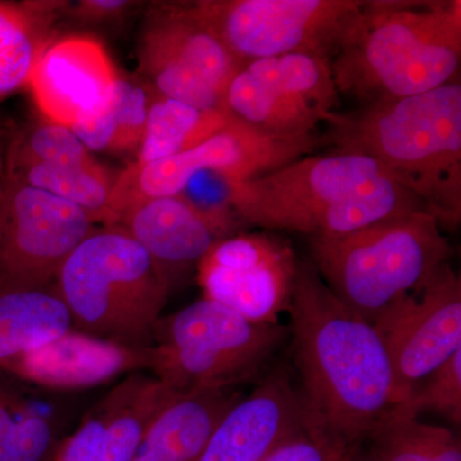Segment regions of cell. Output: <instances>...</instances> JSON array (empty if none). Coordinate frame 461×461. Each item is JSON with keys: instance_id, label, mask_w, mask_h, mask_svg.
Wrapping results in <instances>:
<instances>
[{"instance_id": "21", "label": "cell", "mask_w": 461, "mask_h": 461, "mask_svg": "<svg viewBox=\"0 0 461 461\" xmlns=\"http://www.w3.org/2000/svg\"><path fill=\"white\" fill-rule=\"evenodd\" d=\"M154 95L148 84L118 76L107 100L69 129L89 151L138 153Z\"/></svg>"}, {"instance_id": "24", "label": "cell", "mask_w": 461, "mask_h": 461, "mask_svg": "<svg viewBox=\"0 0 461 461\" xmlns=\"http://www.w3.org/2000/svg\"><path fill=\"white\" fill-rule=\"evenodd\" d=\"M25 386L0 371V461H51L56 424Z\"/></svg>"}, {"instance_id": "27", "label": "cell", "mask_w": 461, "mask_h": 461, "mask_svg": "<svg viewBox=\"0 0 461 461\" xmlns=\"http://www.w3.org/2000/svg\"><path fill=\"white\" fill-rule=\"evenodd\" d=\"M54 5L0 2V100L29 83Z\"/></svg>"}, {"instance_id": "29", "label": "cell", "mask_w": 461, "mask_h": 461, "mask_svg": "<svg viewBox=\"0 0 461 461\" xmlns=\"http://www.w3.org/2000/svg\"><path fill=\"white\" fill-rule=\"evenodd\" d=\"M418 418L421 412H436L459 426L461 421V350L411 391L405 402L393 406Z\"/></svg>"}, {"instance_id": "30", "label": "cell", "mask_w": 461, "mask_h": 461, "mask_svg": "<svg viewBox=\"0 0 461 461\" xmlns=\"http://www.w3.org/2000/svg\"><path fill=\"white\" fill-rule=\"evenodd\" d=\"M348 453L304 424L260 461H339Z\"/></svg>"}, {"instance_id": "1", "label": "cell", "mask_w": 461, "mask_h": 461, "mask_svg": "<svg viewBox=\"0 0 461 461\" xmlns=\"http://www.w3.org/2000/svg\"><path fill=\"white\" fill-rule=\"evenodd\" d=\"M287 313L306 426L342 450L360 447L397 405L384 341L330 290L313 263L297 264Z\"/></svg>"}, {"instance_id": "19", "label": "cell", "mask_w": 461, "mask_h": 461, "mask_svg": "<svg viewBox=\"0 0 461 461\" xmlns=\"http://www.w3.org/2000/svg\"><path fill=\"white\" fill-rule=\"evenodd\" d=\"M114 226L126 230L147 250L171 286L181 272L198 266L215 242L230 236L180 195L136 203L118 217Z\"/></svg>"}, {"instance_id": "17", "label": "cell", "mask_w": 461, "mask_h": 461, "mask_svg": "<svg viewBox=\"0 0 461 461\" xmlns=\"http://www.w3.org/2000/svg\"><path fill=\"white\" fill-rule=\"evenodd\" d=\"M117 77L100 42L71 36L44 45L27 86L45 120L71 127L107 100Z\"/></svg>"}, {"instance_id": "14", "label": "cell", "mask_w": 461, "mask_h": 461, "mask_svg": "<svg viewBox=\"0 0 461 461\" xmlns=\"http://www.w3.org/2000/svg\"><path fill=\"white\" fill-rule=\"evenodd\" d=\"M295 253L267 233H236L215 242L196 271L206 299L257 323L287 313L297 271Z\"/></svg>"}, {"instance_id": "28", "label": "cell", "mask_w": 461, "mask_h": 461, "mask_svg": "<svg viewBox=\"0 0 461 461\" xmlns=\"http://www.w3.org/2000/svg\"><path fill=\"white\" fill-rule=\"evenodd\" d=\"M7 154L65 168L99 166L69 127L47 120L12 139L7 145Z\"/></svg>"}, {"instance_id": "4", "label": "cell", "mask_w": 461, "mask_h": 461, "mask_svg": "<svg viewBox=\"0 0 461 461\" xmlns=\"http://www.w3.org/2000/svg\"><path fill=\"white\" fill-rule=\"evenodd\" d=\"M54 288L75 330L118 344L150 346L172 286L126 230L105 226L69 254Z\"/></svg>"}, {"instance_id": "32", "label": "cell", "mask_w": 461, "mask_h": 461, "mask_svg": "<svg viewBox=\"0 0 461 461\" xmlns=\"http://www.w3.org/2000/svg\"><path fill=\"white\" fill-rule=\"evenodd\" d=\"M339 461H375L366 453V448L363 446L360 447L354 448V450L348 451L344 457H341Z\"/></svg>"}, {"instance_id": "11", "label": "cell", "mask_w": 461, "mask_h": 461, "mask_svg": "<svg viewBox=\"0 0 461 461\" xmlns=\"http://www.w3.org/2000/svg\"><path fill=\"white\" fill-rule=\"evenodd\" d=\"M339 98L330 59L285 54L240 66L224 94V108L259 131L308 138L338 113Z\"/></svg>"}, {"instance_id": "5", "label": "cell", "mask_w": 461, "mask_h": 461, "mask_svg": "<svg viewBox=\"0 0 461 461\" xmlns=\"http://www.w3.org/2000/svg\"><path fill=\"white\" fill-rule=\"evenodd\" d=\"M427 212L382 221L339 238H311L313 266L330 290L366 321L418 290L453 249Z\"/></svg>"}, {"instance_id": "26", "label": "cell", "mask_w": 461, "mask_h": 461, "mask_svg": "<svg viewBox=\"0 0 461 461\" xmlns=\"http://www.w3.org/2000/svg\"><path fill=\"white\" fill-rule=\"evenodd\" d=\"M363 447L375 461H461L460 438L453 430L421 423L395 408L373 429Z\"/></svg>"}, {"instance_id": "13", "label": "cell", "mask_w": 461, "mask_h": 461, "mask_svg": "<svg viewBox=\"0 0 461 461\" xmlns=\"http://www.w3.org/2000/svg\"><path fill=\"white\" fill-rule=\"evenodd\" d=\"M372 324L393 364L399 405L461 350L459 276L445 263L423 286L388 305Z\"/></svg>"}, {"instance_id": "2", "label": "cell", "mask_w": 461, "mask_h": 461, "mask_svg": "<svg viewBox=\"0 0 461 461\" xmlns=\"http://www.w3.org/2000/svg\"><path fill=\"white\" fill-rule=\"evenodd\" d=\"M335 153L378 162L442 230L461 221V85L378 100L327 123Z\"/></svg>"}, {"instance_id": "7", "label": "cell", "mask_w": 461, "mask_h": 461, "mask_svg": "<svg viewBox=\"0 0 461 461\" xmlns=\"http://www.w3.org/2000/svg\"><path fill=\"white\" fill-rule=\"evenodd\" d=\"M363 0H202L196 16L241 65L312 54L332 59L362 17Z\"/></svg>"}, {"instance_id": "6", "label": "cell", "mask_w": 461, "mask_h": 461, "mask_svg": "<svg viewBox=\"0 0 461 461\" xmlns=\"http://www.w3.org/2000/svg\"><path fill=\"white\" fill-rule=\"evenodd\" d=\"M287 335L281 323H257L203 297L157 321L150 373L180 393L233 388L257 377Z\"/></svg>"}, {"instance_id": "22", "label": "cell", "mask_w": 461, "mask_h": 461, "mask_svg": "<svg viewBox=\"0 0 461 461\" xmlns=\"http://www.w3.org/2000/svg\"><path fill=\"white\" fill-rule=\"evenodd\" d=\"M74 329L53 286L0 293V362L25 354Z\"/></svg>"}, {"instance_id": "31", "label": "cell", "mask_w": 461, "mask_h": 461, "mask_svg": "<svg viewBox=\"0 0 461 461\" xmlns=\"http://www.w3.org/2000/svg\"><path fill=\"white\" fill-rule=\"evenodd\" d=\"M135 3L124 0H83L76 5L75 14L89 23H104L122 16Z\"/></svg>"}, {"instance_id": "12", "label": "cell", "mask_w": 461, "mask_h": 461, "mask_svg": "<svg viewBox=\"0 0 461 461\" xmlns=\"http://www.w3.org/2000/svg\"><path fill=\"white\" fill-rule=\"evenodd\" d=\"M74 203L7 175L0 185V293L53 286L69 254L93 232Z\"/></svg>"}, {"instance_id": "15", "label": "cell", "mask_w": 461, "mask_h": 461, "mask_svg": "<svg viewBox=\"0 0 461 461\" xmlns=\"http://www.w3.org/2000/svg\"><path fill=\"white\" fill-rule=\"evenodd\" d=\"M178 393L151 373L127 375L60 439L51 461H132L150 424Z\"/></svg>"}, {"instance_id": "8", "label": "cell", "mask_w": 461, "mask_h": 461, "mask_svg": "<svg viewBox=\"0 0 461 461\" xmlns=\"http://www.w3.org/2000/svg\"><path fill=\"white\" fill-rule=\"evenodd\" d=\"M315 145V136L271 135L230 115L220 131L190 150L124 169L112 189L109 226L136 203L177 195L195 173L214 171L232 181H245L308 156Z\"/></svg>"}, {"instance_id": "3", "label": "cell", "mask_w": 461, "mask_h": 461, "mask_svg": "<svg viewBox=\"0 0 461 461\" xmlns=\"http://www.w3.org/2000/svg\"><path fill=\"white\" fill-rule=\"evenodd\" d=\"M460 62V0H375L330 68L339 93L369 104L453 83Z\"/></svg>"}, {"instance_id": "18", "label": "cell", "mask_w": 461, "mask_h": 461, "mask_svg": "<svg viewBox=\"0 0 461 461\" xmlns=\"http://www.w3.org/2000/svg\"><path fill=\"white\" fill-rule=\"evenodd\" d=\"M305 424L297 388L278 366L215 427L195 461H260Z\"/></svg>"}, {"instance_id": "25", "label": "cell", "mask_w": 461, "mask_h": 461, "mask_svg": "<svg viewBox=\"0 0 461 461\" xmlns=\"http://www.w3.org/2000/svg\"><path fill=\"white\" fill-rule=\"evenodd\" d=\"M5 175L74 203L94 222L109 224V200L114 181L100 165L94 168H65L7 154Z\"/></svg>"}, {"instance_id": "33", "label": "cell", "mask_w": 461, "mask_h": 461, "mask_svg": "<svg viewBox=\"0 0 461 461\" xmlns=\"http://www.w3.org/2000/svg\"><path fill=\"white\" fill-rule=\"evenodd\" d=\"M5 158H7V145L0 139V185L5 176Z\"/></svg>"}, {"instance_id": "9", "label": "cell", "mask_w": 461, "mask_h": 461, "mask_svg": "<svg viewBox=\"0 0 461 461\" xmlns=\"http://www.w3.org/2000/svg\"><path fill=\"white\" fill-rule=\"evenodd\" d=\"M382 176L390 175L369 157L306 156L257 177L232 181L230 206L241 223L313 238L330 206Z\"/></svg>"}, {"instance_id": "16", "label": "cell", "mask_w": 461, "mask_h": 461, "mask_svg": "<svg viewBox=\"0 0 461 461\" xmlns=\"http://www.w3.org/2000/svg\"><path fill=\"white\" fill-rule=\"evenodd\" d=\"M153 346H129L72 329L25 354L0 362V371L50 391L107 384L122 375L150 372Z\"/></svg>"}, {"instance_id": "20", "label": "cell", "mask_w": 461, "mask_h": 461, "mask_svg": "<svg viewBox=\"0 0 461 461\" xmlns=\"http://www.w3.org/2000/svg\"><path fill=\"white\" fill-rule=\"evenodd\" d=\"M241 397L232 388L178 393L150 424L132 461H195L223 415Z\"/></svg>"}, {"instance_id": "23", "label": "cell", "mask_w": 461, "mask_h": 461, "mask_svg": "<svg viewBox=\"0 0 461 461\" xmlns=\"http://www.w3.org/2000/svg\"><path fill=\"white\" fill-rule=\"evenodd\" d=\"M230 115L227 112L196 108L156 93L133 163L149 165L190 150L220 131Z\"/></svg>"}, {"instance_id": "10", "label": "cell", "mask_w": 461, "mask_h": 461, "mask_svg": "<svg viewBox=\"0 0 461 461\" xmlns=\"http://www.w3.org/2000/svg\"><path fill=\"white\" fill-rule=\"evenodd\" d=\"M138 56L149 86L159 95L227 112L224 94L241 63L196 16L191 3L151 7Z\"/></svg>"}]
</instances>
